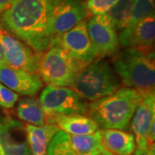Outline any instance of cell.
Here are the masks:
<instances>
[{
  "label": "cell",
  "mask_w": 155,
  "mask_h": 155,
  "mask_svg": "<svg viewBox=\"0 0 155 155\" xmlns=\"http://www.w3.org/2000/svg\"><path fill=\"white\" fill-rule=\"evenodd\" d=\"M57 0H11L0 16V28L36 54L51 48L50 22Z\"/></svg>",
  "instance_id": "obj_1"
},
{
  "label": "cell",
  "mask_w": 155,
  "mask_h": 155,
  "mask_svg": "<svg viewBox=\"0 0 155 155\" xmlns=\"http://www.w3.org/2000/svg\"><path fill=\"white\" fill-rule=\"evenodd\" d=\"M143 96L134 89L119 88L114 93L87 104L85 114L101 129H127Z\"/></svg>",
  "instance_id": "obj_2"
},
{
  "label": "cell",
  "mask_w": 155,
  "mask_h": 155,
  "mask_svg": "<svg viewBox=\"0 0 155 155\" xmlns=\"http://www.w3.org/2000/svg\"><path fill=\"white\" fill-rule=\"evenodd\" d=\"M115 72L128 88L141 96L154 93L155 61L153 50L127 48L114 61Z\"/></svg>",
  "instance_id": "obj_3"
},
{
  "label": "cell",
  "mask_w": 155,
  "mask_h": 155,
  "mask_svg": "<svg viewBox=\"0 0 155 155\" xmlns=\"http://www.w3.org/2000/svg\"><path fill=\"white\" fill-rule=\"evenodd\" d=\"M120 86V79L110 64L98 59L78 72L70 88L83 99L93 102L114 93Z\"/></svg>",
  "instance_id": "obj_4"
},
{
  "label": "cell",
  "mask_w": 155,
  "mask_h": 155,
  "mask_svg": "<svg viewBox=\"0 0 155 155\" xmlns=\"http://www.w3.org/2000/svg\"><path fill=\"white\" fill-rule=\"evenodd\" d=\"M84 67L67 51L53 46L40 55L38 74L42 82L48 84L70 87L78 72Z\"/></svg>",
  "instance_id": "obj_5"
},
{
  "label": "cell",
  "mask_w": 155,
  "mask_h": 155,
  "mask_svg": "<svg viewBox=\"0 0 155 155\" xmlns=\"http://www.w3.org/2000/svg\"><path fill=\"white\" fill-rule=\"evenodd\" d=\"M40 104L47 116L48 123L61 116L85 114L87 104L72 88L48 84L40 95Z\"/></svg>",
  "instance_id": "obj_6"
},
{
  "label": "cell",
  "mask_w": 155,
  "mask_h": 155,
  "mask_svg": "<svg viewBox=\"0 0 155 155\" xmlns=\"http://www.w3.org/2000/svg\"><path fill=\"white\" fill-rule=\"evenodd\" d=\"M53 46H58L67 51L84 66L98 60L96 50L89 37L86 21L84 20L61 35L56 39Z\"/></svg>",
  "instance_id": "obj_7"
},
{
  "label": "cell",
  "mask_w": 155,
  "mask_h": 155,
  "mask_svg": "<svg viewBox=\"0 0 155 155\" xmlns=\"http://www.w3.org/2000/svg\"><path fill=\"white\" fill-rule=\"evenodd\" d=\"M88 14L85 4L82 0H57L50 22L51 47L56 39L84 21Z\"/></svg>",
  "instance_id": "obj_8"
},
{
  "label": "cell",
  "mask_w": 155,
  "mask_h": 155,
  "mask_svg": "<svg viewBox=\"0 0 155 155\" xmlns=\"http://www.w3.org/2000/svg\"><path fill=\"white\" fill-rule=\"evenodd\" d=\"M48 147L79 155H113L104 147L100 130L87 135H73L59 130Z\"/></svg>",
  "instance_id": "obj_9"
},
{
  "label": "cell",
  "mask_w": 155,
  "mask_h": 155,
  "mask_svg": "<svg viewBox=\"0 0 155 155\" xmlns=\"http://www.w3.org/2000/svg\"><path fill=\"white\" fill-rule=\"evenodd\" d=\"M0 37L6 65L15 69L38 74L40 60L38 54L2 28H0Z\"/></svg>",
  "instance_id": "obj_10"
},
{
  "label": "cell",
  "mask_w": 155,
  "mask_h": 155,
  "mask_svg": "<svg viewBox=\"0 0 155 155\" xmlns=\"http://www.w3.org/2000/svg\"><path fill=\"white\" fill-rule=\"evenodd\" d=\"M86 25L89 37L98 59L114 54L118 48L119 37L105 14L91 17Z\"/></svg>",
  "instance_id": "obj_11"
},
{
  "label": "cell",
  "mask_w": 155,
  "mask_h": 155,
  "mask_svg": "<svg viewBox=\"0 0 155 155\" xmlns=\"http://www.w3.org/2000/svg\"><path fill=\"white\" fill-rule=\"evenodd\" d=\"M0 83L14 92L23 96H35L43 85L37 73L15 69L4 64L0 66Z\"/></svg>",
  "instance_id": "obj_12"
},
{
  "label": "cell",
  "mask_w": 155,
  "mask_h": 155,
  "mask_svg": "<svg viewBox=\"0 0 155 155\" xmlns=\"http://www.w3.org/2000/svg\"><path fill=\"white\" fill-rule=\"evenodd\" d=\"M131 120V129L135 139L136 147L149 146L148 133L153 122H155L154 93L146 95L142 97Z\"/></svg>",
  "instance_id": "obj_13"
},
{
  "label": "cell",
  "mask_w": 155,
  "mask_h": 155,
  "mask_svg": "<svg viewBox=\"0 0 155 155\" xmlns=\"http://www.w3.org/2000/svg\"><path fill=\"white\" fill-rule=\"evenodd\" d=\"M119 42L127 48L152 50L155 38V17L151 16L129 30L122 29Z\"/></svg>",
  "instance_id": "obj_14"
},
{
  "label": "cell",
  "mask_w": 155,
  "mask_h": 155,
  "mask_svg": "<svg viewBox=\"0 0 155 155\" xmlns=\"http://www.w3.org/2000/svg\"><path fill=\"white\" fill-rule=\"evenodd\" d=\"M23 128L11 118L0 121V155H31L27 140H19L16 134Z\"/></svg>",
  "instance_id": "obj_15"
},
{
  "label": "cell",
  "mask_w": 155,
  "mask_h": 155,
  "mask_svg": "<svg viewBox=\"0 0 155 155\" xmlns=\"http://www.w3.org/2000/svg\"><path fill=\"white\" fill-rule=\"evenodd\" d=\"M102 142L113 155H131L136 147L133 134L120 129H101Z\"/></svg>",
  "instance_id": "obj_16"
},
{
  "label": "cell",
  "mask_w": 155,
  "mask_h": 155,
  "mask_svg": "<svg viewBox=\"0 0 155 155\" xmlns=\"http://www.w3.org/2000/svg\"><path fill=\"white\" fill-rule=\"evenodd\" d=\"M25 132L31 155H48V148L52 138L60 129L55 124L42 126L26 124Z\"/></svg>",
  "instance_id": "obj_17"
},
{
  "label": "cell",
  "mask_w": 155,
  "mask_h": 155,
  "mask_svg": "<svg viewBox=\"0 0 155 155\" xmlns=\"http://www.w3.org/2000/svg\"><path fill=\"white\" fill-rule=\"evenodd\" d=\"M53 124L61 131L73 135H87L99 130L97 124L83 114L57 116L53 120Z\"/></svg>",
  "instance_id": "obj_18"
},
{
  "label": "cell",
  "mask_w": 155,
  "mask_h": 155,
  "mask_svg": "<svg viewBox=\"0 0 155 155\" xmlns=\"http://www.w3.org/2000/svg\"><path fill=\"white\" fill-rule=\"evenodd\" d=\"M17 115L19 119L29 125L42 126L48 123L40 101L35 97H23L19 100Z\"/></svg>",
  "instance_id": "obj_19"
},
{
  "label": "cell",
  "mask_w": 155,
  "mask_h": 155,
  "mask_svg": "<svg viewBox=\"0 0 155 155\" xmlns=\"http://www.w3.org/2000/svg\"><path fill=\"white\" fill-rule=\"evenodd\" d=\"M134 1V0H119L116 5L105 14L108 20L116 31H122L127 27L131 16Z\"/></svg>",
  "instance_id": "obj_20"
},
{
  "label": "cell",
  "mask_w": 155,
  "mask_h": 155,
  "mask_svg": "<svg viewBox=\"0 0 155 155\" xmlns=\"http://www.w3.org/2000/svg\"><path fill=\"white\" fill-rule=\"evenodd\" d=\"M154 15V0H134L130 19L127 27L123 29L129 30L139 22Z\"/></svg>",
  "instance_id": "obj_21"
},
{
  "label": "cell",
  "mask_w": 155,
  "mask_h": 155,
  "mask_svg": "<svg viewBox=\"0 0 155 155\" xmlns=\"http://www.w3.org/2000/svg\"><path fill=\"white\" fill-rule=\"evenodd\" d=\"M119 0H87L85 3L88 13L97 16L104 15L110 11Z\"/></svg>",
  "instance_id": "obj_22"
},
{
  "label": "cell",
  "mask_w": 155,
  "mask_h": 155,
  "mask_svg": "<svg viewBox=\"0 0 155 155\" xmlns=\"http://www.w3.org/2000/svg\"><path fill=\"white\" fill-rule=\"evenodd\" d=\"M19 99V95L0 83V106L5 109L13 108Z\"/></svg>",
  "instance_id": "obj_23"
},
{
  "label": "cell",
  "mask_w": 155,
  "mask_h": 155,
  "mask_svg": "<svg viewBox=\"0 0 155 155\" xmlns=\"http://www.w3.org/2000/svg\"><path fill=\"white\" fill-rule=\"evenodd\" d=\"M131 155H155L154 147L147 146L143 147H135Z\"/></svg>",
  "instance_id": "obj_24"
},
{
  "label": "cell",
  "mask_w": 155,
  "mask_h": 155,
  "mask_svg": "<svg viewBox=\"0 0 155 155\" xmlns=\"http://www.w3.org/2000/svg\"><path fill=\"white\" fill-rule=\"evenodd\" d=\"M48 155H79V154H75V153H68V152H65V151L54 149V148H51V147H48Z\"/></svg>",
  "instance_id": "obj_25"
},
{
  "label": "cell",
  "mask_w": 155,
  "mask_h": 155,
  "mask_svg": "<svg viewBox=\"0 0 155 155\" xmlns=\"http://www.w3.org/2000/svg\"><path fill=\"white\" fill-rule=\"evenodd\" d=\"M6 64L5 59V53H4V48L1 41V37H0V66Z\"/></svg>",
  "instance_id": "obj_26"
},
{
  "label": "cell",
  "mask_w": 155,
  "mask_h": 155,
  "mask_svg": "<svg viewBox=\"0 0 155 155\" xmlns=\"http://www.w3.org/2000/svg\"><path fill=\"white\" fill-rule=\"evenodd\" d=\"M11 2V0H0V16Z\"/></svg>",
  "instance_id": "obj_27"
}]
</instances>
